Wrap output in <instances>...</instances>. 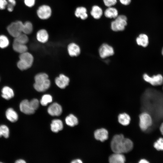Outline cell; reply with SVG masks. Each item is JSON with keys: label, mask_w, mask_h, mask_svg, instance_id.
<instances>
[{"label": "cell", "mask_w": 163, "mask_h": 163, "mask_svg": "<svg viewBox=\"0 0 163 163\" xmlns=\"http://www.w3.org/2000/svg\"><path fill=\"white\" fill-rule=\"evenodd\" d=\"M20 108L22 112L27 114H33L35 111L30 101L27 100H24L21 102Z\"/></svg>", "instance_id": "cell-10"}, {"label": "cell", "mask_w": 163, "mask_h": 163, "mask_svg": "<svg viewBox=\"0 0 163 163\" xmlns=\"http://www.w3.org/2000/svg\"><path fill=\"white\" fill-rule=\"evenodd\" d=\"M16 163H26L25 161L22 159H19L15 161Z\"/></svg>", "instance_id": "cell-40"}, {"label": "cell", "mask_w": 163, "mask_h": 163, "mask_svg": "<svg viewBox=\"0 0 163 163\" xmlns=\"http://www.w3.org/2000/svg\"><path fill=\"white\" fill-rule=\"evenodd\" d=\"M23 25L21 21L14 22L8 26L7 30L11 36L15 38L22 33Z\"/></svg>", "instance_id": "cell-5"}, {"label": "cell", "mask_w": 163, "mask_h": 163, "mask_svg": "<svg viewBox=\"0 0 163 163\" xmlns=\"http://www.w3.org/2000/svg\"><path fill=\"white\" fill-rule=\"evenodd\" d=\"M9 133V129L7 126L5 125L0 126V137L3 136L5 138H8Z\"/></svg>", "instance_id": "cell-30"}, {"label": "cell", "mask_w": 163, "mask_h": 163, "mask_svg": "<svg viewBox=\"0 0 163 163\" xmlns=\"http://www.w3.org/2000/svg\"><path fill=\"white\" fill-rule=\"evenodd\" d=\"M130 119L129 116L125 113L120 114L118 116L119 123L123 126H127L129 124Z\"/></svg>", "instance_id": "cell-25"}, {"label": "cell", "mask_w": 163, "mask_h": 163, "mask_svg": "<svg viewBox=\"0 0 163 163\" xmlns=\"http://www.w3.org/2000/svg\"><path fill=\"white\" fill-rule=\"evenodd\" d=\"M29 40L27 35L24 33H21L18 37L15 38L14 41L26 44Z\"/></svg>", "instance_id": "cell-28"}, {"label": "cell", "mask_w": 163, "mask_h": 163, "mask_svg": "<svg viewBox=\"0 0 163 163\" xmlns=\"http://www.w3.org/2000/svg\"><path fill=\"white\" fill-rule=\"evenodd\" d=\"M24 2L27 6L31 7L34 5L35 0H24Z\"/></svg>", "instance_id": "cell-34"}, {"label": "cell", "mask_w": 163, "mask_h": 163, "mask_svg": "<svg viewBox=\"0 0 163 163\" xmlns=\"http://www.w3.org/2000/svg\"><path fill=\"white\" fill-rule=\"evenodd\" d=\"M104 15L107 18H115L118 15V12L115 8L108 7L105 11Z\"/></svg>", "instance_id": "cell-20"}, {"label": "cell", "mask_w": 163, "mask_h": 163, "mask_svg": "<svg viewBox=\"0 0 163 163\" xmlns=\"http://www.w3.org/2000/svg\"><path fill=\"white\" fill-rule=\"evenodd\" d=\"M111 24V29L114 31L123 30L127 25V18L123 15H118Z\"/></svg>", "instance_id": "cell-4"}, {"label": "cell", "mask_w": 163, "mask_h": 163, "mask_svg": "<svg viewBox=\"0 0 163 163\" xmlns=\"http://www.w3.org/2000/svg\"><path fill=\"white\" fill-rule=\"evenodd\" d=\"M143 77L145 81L153 86L161 85L163 83V77L160 74L150 77L147 74H145Z\"/></svg>", "instance_id": "cell-9"}, {"label": "cell", "mask_w": 163, "mask_h": 163, "mask_svg": "<svg viewBox=\"0 0 163 163\" xmlns=\"http://www.w3.org/2000/svg\"><path fill=\"white\" fill-rule=\"evenodd\" d=\"M105 5L107 7H112L116 4L117 0H103Z\"/></svg>", "instance_id": "cell-33"}, {"label": "cell", "mask_w": 163, "mask_h": 163, "mask_svg": "<svg viewBox=\"0 0 163 163\" xmlns=\"http://www.w3.org/2000/svg\"><path fill=\"white\" fill-rule=\"evenodd\" d=\"M86 8L83 6L78 7L76 9L75 14L77 18H80L81 19L85 20L88 17Z\"/></svg>", "instance_id": "cell-17"}, {"label": "cell", "mask_w": 163, "mask_h": 163, "mask_svg": "<svg viewBox=\"0 0 163 163\" xmlns=\"http://www.w3.org/2000/svg\"><path fill=\"white\" fill-rule=\"evenodd\" d=\"M65 121L68 125L72 127L77 125L78 123L77 118L72 114L67 116L66 118Z\"/></svg>", "instance_id": "cell-26"}, {"label": "cell", "mask_w": 163, "mask_h": 163, "mask_svg": "<svg viewBox=\"0 0 163 163\" xmlns=\"http://www.w3.org/2000/svg\"><path fill=\"white\" fill-rule=\"evenodd\" d=\"M48 112L52 116H59L61 115L62 112L61 106L56 103L52 104L48 107Z\"/></svg>", "instance_id": "cell-11"}, {"label": "cell", "mask_w": 163, "mask_h": 163, "mask_svg": "<svg viewBox=\"0 0 163 163\" xmlns=\"http://www.w3.org/2000/svg\"><path fill=\"white\" fill-rule=\"evenodd\" d=\"M91 16L94 19L101 18L103 14L102 9L99 6L94 5L92 6L90 12Z\"/></svg>", "instance_id": "cell-19"}, {"label": "cell", "mask_w": 163, "mask_h": 163, "mask_svg": "<svg viewBox=\"0 0 163 163\" xmlns=\"http://www.w3.org/2000/svg\"><path fill=\"white\" fill-rule=\"evenodd\" d=\"M8 2L6 0H0V9L3 10L5 8Z\"/></svg>", "instance_id": "cell-35"}, {"label": "cell", "mask_w": 163, "mask_h": 163, "mask_svg": "<svg viewBox=\"0 0 163 163\" xmlns=\"http://www.w3.org/2000/svg\"><path fill=\"white\" fill-rule=\"evenodd\" d=\"M154 147L158 151H163V138H160L154 144Z\"/></svg>", "instance_id": "cell-32"}, {"label": "cell", "mask_w": 163, "mask_h": 163, "mask_svg": "<svg viewBox=\"0 0 163 163\" xmlns=\"http://www.w3.org/2000/svg\"><path fill=\"white\" fill-rule=\"evenodd\" d=\"M35 83L34 87L38 92H43L48 89L50 86V82L48 75L41 73L37 74L34 78Z\"/></svg>", "instance_id": "cell-2"}, {"label": "cell", "mask_w": 163, "mask_h": 163, "mask_svg": "<svg viewBox=\"0 0 163 163\" xmlns=\"http://www.w3.org/2000/svg\"><path fill=\"white\" fill-rule=\"evenodd\" d=\"M110 145L111 149L114 153H127L131 151L133 147L132 141L129 139L125 138L122 134L114 136Z\"/></svg>", "instance_id": "cell-1"}, {"label": "cell", "mask_w": 163, "mask_h": 163, "mask_svg": "<svg viewBox=\"0 0 163 163\" xmlns=\"http://www.w3.org/2000/svg\"><path fill=\"white\" fill-rule=\"evenodd\" d=\"M136 41L138 45L143 47H146L149 43L148 36L144 34H139L136 38Z\"/></svg>", "instance_id": "cell-18"}, {"label": "cell", "mask_w": 163, "mask_h": 163, "mask_svg": "<svg viewBox=\"0 0 163 163\" xmlns=\"http://www.w3.org/2000/svg\"><path fill=\"white\" fill-rule=\"evenodd\" d=\"M52 101V97L49 94H46L42 97L40 101V103L42 106H46Z\"/></svg>", "instance_id": "cell-29"}, {"label": "cell", "mask_w": 163, "mask_h": 163, "mask_svg": "<svg viewBox=\"0 0 163 163\" xmlns=\"http://www.w3.org/2000/svg\"><path fill=\"white\" fill-rule=\"evenodd\" d=\"M13 48L15 51L20 54L26 52L27 50V47L26 44L14 41L13 42Z\"/></svg>", "instance_id": "cell-23"}, {"label": "cell", "mask_w": 163, "mask_h": 163, "mask_svg": "<svg viewBox=\"0 0 163 163\" xmlns=\"http://www.w3.org/2000/svg\"><path fill=\"white\" fill-rule=\"evenodd\" d=\"M160 130L161 134L163 135V122L161 124L160 126Z\"/></svg>", "instance_id": "cell-41"}, {"label": "cell", "mask_w": 163, "mask_h": 163, "mask_svg": "<svg viewBox=\"0 0 163 163\" xmlns=\"http://www.w3.org/2000/svg\"></svg>", "instance_id": "cell-43"}, {"label": "cell", "mask_w": 163, "mask_h": 163, "mask_svg": "<svg viewBox=\"0 0 163 163\" xmlns=\"http://www.w3.org/2000/svg\"><path fill=\"white\" fill-rule=\"evenodd\" d=\"M68 50L69 54L71 56H77L80 52L79 47L74 43H71L69 45Z\"/></svg>", "instance_id": "cell-16"}, {"label": "cell", "mask_w": 163, "mask_h": 163, "mask_svg": "<svg viewBox=\"0 0 163 163\" xmlns=\"http://www.w3.org/2000/svg\"><path fill=\"white\" fill-rule=\"evenodd\" d=\"M72 163H82V161L80 159H77L74 160H73L72 162Z\"/></svg>", "instance_id": "cell-38"}, {"label": "cell", "mask_w": 163, "mask_h": 163, "mask_svg": "<svg viewBox=\"0 0 163 163\" xmlns=\"http://www.w3.org/2000/svg\"><path fill=\"white\" fill-rule=\"evenodd\" d=\"M33 26L31 22L26 21L23 24L22 32L27 35L30 34L33 30Z\"/></svg>", "instance_id": "cell-27"}, {"label": "cell", "mask_w": 163, "mask_h": 163, "mask_svg": "<svg viewBox=\"0 0 163 163\" xmlns=\"http://www.w3.org/2000/svg\"><path fill=\"white\" fill-rule=\"evenodd\" d=\"M2 97L7 100L12 98L14 95L13 90L8 86H5L2 88Z\"/></svg>", "instance_id": "cell-22"}, {"label": "cell", "mask_w": 163, "mask_h": 163, "mask_svg": "<svg viewBox=\"0 0 163 163\" xmlns=\"http://www.w3.org/2000/svg\"><path fill=\"white\" fill-rule=\"evenodd\" d=\"M162 54L163 55V48L162 49Z\"/></svg>", "instance_id": "cell-42"}, {"label": "cell", "mask_w": 163, "mask_h": 163, "mask_svg": "<svg viewBox=\"0 0 163 163\" xmlns=\"http://www.w3.org/2000/svg\"><path fill=\"white\" fill-rule=\"evenodd\" d=\"M109 161L110 163H124L126 158L123 153H114L109 157Z\"/></svg>", "instance_id": "cell-14"}, {"label": "cell", "mask_w": 163, "mask_h": 163, "mask_svg": "<svg viewBox=\"0 0 163 163\" xmlns=\"http://www.w3.org/2000/svg\"><path fill=\"white\" fill-rule=\"evenodd\" d=\"M19 59L20 60L17 63V66L21 70H26L30 68L34 61L32 55L27 52L20 54Z\"/></svg>", "instance_id": "cell-3"}, {"label": "cell", "mask_w": 163, "mask_h": 163, "mask_svg": "<svg viewBox=\"0 0 163 163\" xmlns=\"http://www.w3.org/2000/svg\"><path fill=\"white\" fill-rule=\"evenodd\" d=\"M121 4L124 5H127L131 3V0H119Z\"/></svg>", "instance_id": "cell-37"}, {"label": "cell", "mask_w": 163, "mask_h": 163, "mask_svg": "<svg viewBox=\"0 0 163 163\" xmlns=\"http://www.w3.org/2000/svg\"><path fill=\"white\" fill-rule=\"evenodd\" d=\"M69 79L68 77L61 74L56 78L55 80L56 85L60 88H64L69 84Z\"/></svg>", "instance_id": "cell-13"}, {"label": "cell", "mask_w": 163, "mask_h": 163, "mask_svg": "<svg viewBox=\"0 0 163 163\" xmlns=\"http://www.w3.org/2000/svg\"><path fill=\"white\" fill-rule=\"evenodd\" d=\"M9 44V41L8 38L4 35H0V47L5 48Z\"/></svg>", "instance_id": "cell-31"}, {"label": "cell", "mask_w": 163, "mask_h": 163, "mask_svg": "<svg viewBox=\"0 0 163 163\" xmlns=\"http://www.w3.org/2000/svg\"><path fill=\"white\" fill-rule=\"evenodd\" d=\"M139 126L141 129L143 131L147 129L152 124V120L149 114L147 112H143L139 116Z\"/></svg>", "instance_id": "cell-6"}, {"label": "cell", "mask_w": 163, "mask_h": 163, "mask_svg": "<svg viewBox=\"0 0 163 163\" xmlns=\"http://www.w3.org/2000/svg\"><path fill=\"white\" fill-rule=\"evenodd\" d=\"M99 53L100 57L104 59L113 55L114 51L112 46L107 43H104L100 47Z\"/></svg>", "instance_id": "cell-8"}, {"label": "cell", "mask_w": 163, "mask_h": 163, "mask_svg": "<svg viewBox=\"0 0 163 163\" xmlns=\"http://www.w3.org/2000/svg\"><path fill=\"white\" fill-rule=\"evenodd\" d=\"M63 128V124L62 121L59 119L53 120L51 124V128L54 132L57 133L62 130Z\"/></svg>", "instance_id": "cell-21"}, {"label": "cell", "mask_w": 163, "mask_h": 163, "mask_svg": "<svg viewBox=\"0 0 163 163\" xmlns=\"http://www.w3.org/2000/svg\"><path fill=\"white\" fill-rule=\"evenodd\" d=\"M94 136L95 139L101 142H103L107 140L108 136V132L104 128H101L96 130L94 132Z\"/></svg>", "instance_id": "cell-12"}, {"label": "cell", "mask_w": 163, "mask_h": 163, "mask_svg": "<svg viewBox=\"0 0 163 163\" xmlns=\"http://www.w3.org/2000/svg\"><path fill=\"white\" fill-rule=\"evenodd\" d=\"M37 13L39 18L42 20H46L49 18L51 15V8L48 5H43L38 8Z\"/></svg>", "instance_id": "cell-7"}, {"label": "cell", "mask_w": 163, "mask_h": 163, "mask_svg": "<svg viewBox=\"0 0 163 163\" xmlns=\"http://www.w3.org/2000/svg\"><path fill=\"white\" fill-rule=\"evenodd\" d=\"M149 162L147 160L144 159L140 160L139 161V163H148Z\"/></svg>", "instance_id": "cell-39"}, {"label": "cell", "mask_w": 163, "mask_h": 163, "mask_svg": "<svg viewBox=\"0 0 163 163\" xmlns=\"http://www.w3.org/2000/svg\"><path fill=\"white\" fill-rule=\"evenodd\" d=\"M6 116L7 119L12 122L17 121L18 116L17 113L12 108L8 109L6 112Z\"/></svg>", "instance_id": "cell-24"}, {"label": "cell", "mask_w": 163, "mask_h": 163, "mask_svg": "<svg viewBox=\"0 0 163 163\" xmlns=\"http://www.w3.org/2000/svg\"><path fill=\"white\" fill-rule=\"evenodd\" d=\"M36 37L38 41L44 43L48 41L49 39V34L46 30L41 29L37 32Z\"/></svg>", "instance_id": "cell-15"}, {"label": "cell", "mask_w": 163, "mask_h": 163, "mask_svg": "<svg viewBox=\"0 0 163 163\" xmlns=\"http://www.w3.org/2000/svg\"><path fill=\"white\" fill-rule=\"evenodd\" d=\"M8 2L7 4L8 10L10 12L12 11L13 10L14 7L15 5L10 2Z\"/></svg>", "instance_id": "cell-36"}]
</instances>
